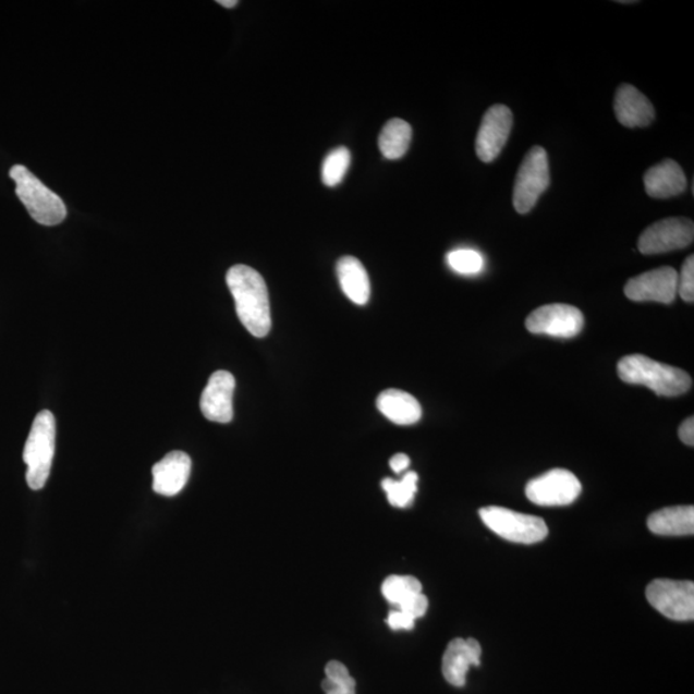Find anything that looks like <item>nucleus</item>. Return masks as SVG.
Returning <instances> with one entry per match:
<instances>
[{
    "instance_id": "1",
    "label": "nucleus",
    "mask_w": 694,
    "mask_h": 694,
    "mask_svg": "<svg viewBox=\"0 0 694 694\" xmlns=\"http://www.w3.org/2000/svg\"><path fill=\"white\" fill-rule=\"evenodd\" d=\"M227 284L241 324L255 338H266L271 328L270 303L267 283L259 271L240 264L228 270Z\"/></svg>"
},
{
    "instance_id": "2",
    "label": "nucleus",
    "mask_w": 694,
    "mask_h": 694,
    "mask_svg": "<svg viewBox=\"0 0 694 694\" xmlns=\"http://www.w3.org/2000/svg\"><path fill=\"white\" fill-rule=\"evenodd\" d=\"M618 374L622 381L646 386L660 397L683 395L692 388V378L685 370L641 354L622 357L618 364Z\"/></svg>"
},
{
    "instance_id": "3",
    "label": "nucleus",
    "mask_w": 694,
    "mask_h": 694,
    "mask_svg": "<svg viewBox=\"0 0 694 694\" xmlns=\"http://www.w3.org/2000/svg\"><path fill=\"white\" fill-rule=\"evenodd\" d=\"M56 452V419L51 412L41 411L33 422L31 434L24 448V462L27 466L28 488H45Z\"/></svg>"
},
{
    "instance_id": "4",
    "label": "nucleus",
    "mask_w": 694,
    "mask_h": 694,
    "mask_svg": "<svg viewBox=\"0 0 694 694\" xmlns=\"http://www.w3.org/2000/svg\"><path fill=\"white\" fill-rule=\"evenodd\" d=\"M16 183V195L37 223L47 227L59 226L68 217V209L59 195L42 184L23 165H14L10 171Z\"/></svg>"
},
{
    "instance_id": "5",
    "label": "nucleus",
    "mask_w": 694,
    "mask_h": 694,
    "mask_svg": "<svg viewBox=\"0 0 694 694\" xmlns=\"http://www.w3.org/2000/svg\"><path fill=\"white\" fill-rule=\"evenodd\" d=\"M550 183L546 149L535 146L522 161L513 185V207L521 215L531 212Z\"/></svg>"
},
{
    "instance_id": "6",
    "label": "nucleus",
    "mask_w": 694,
    "mask_h": 694,
    "mask_svg": "<svg viewBox=\"0 0 694 694\" xmlns=\"http://www.w3.org/2000/svg\"><path fill=\"white\" fill-rule=\"evenodd\" d=\"M480 518L494 534L508 541L535 544L548 536V526L543 519L507 510L503 507L483 508Z\"/></svg>"
},
{
    "instance_id": "7",
    "label": "nucleus",
    "mask_w": 694,
    "mask_h": 694,
    "mask_svg": "<svg viewBox=\"0 0 694 694\" xmlns=\"http://www.w3.org/2000/svg\"><path fill=\"white\" fill-rule=\"evenodd\" d=\"M582 484L572 472L555 468L533 478L526 486V497L541 507H562L574 503L582 494Z\"/></svg>"
},
{
    "instance_id": "8",
    "label": "nucleus",
    "mask_w": 694,
    "mask_h": 694,
    "mask_svg": "<svg viewBox=\"0 0 694 694\" xmlns=\"http://www.w3.org/2000/svg\"><path fill=\"white\" fill-rule=\"evenodd\" d=\"M646 597L665 618L674 621H693L694 584L660 579L647 586Z\"/></svg>"
},
{
    "instance_id": "9",
    "label": "nucleus",
    "mask_w": 694,
    "mask_h": 694,
    "mask_svg": "<svg viewBox=\"0 0 694 694\" xmlns=\"http://www.w3.org/2000/svg\"><path fill=\"white\" fill-rule=\"evenodd\" d=\"M528 332L550 338L572 339L582 332L584 316L577 307L568 304H549L534 311L526 319Z\"/></svg>"
},
{
    "instance_id": "10",
    "label": "nucleus",
    "mask_w": 694,
    "mask_h": 694,
    "mask_svg": "<svg viewBox=\"0 0 694 694\" xmlns=\"http://www.w3.org/2000/svg\"><path fill=\"white\" fill-rule=\"evenodd\" d=\"M694 239L693 221L668 218L656 221L641 234L638 248L643 255H658L689 247Z\"/></svg>"
},
{
    "instance_id": "11",
    "label": "nucleus",
    "mask_w": 694,
    "mask_h": 694,
    "mask_svg": "<svg viewBox=\"0 0 694 694\" xmlns=\"http://www.w3.org/2000/svg\"><path fill=\"white\" fill-rule=\"evenodd\" d=\"M513 114L504 105L485 112L476 139V154L483 162H492L502 153L512 132Z\"/></svg>"
},
{
    "instance_id": "12",
    "label": "nucleus",
    "mask_w": 694,
    "mask_h": 694,
    "mask_svg": "<svg viewBox=\"0 0 694 694\" xmlns=\"http://www.w3.org/2000/svg\"><path fill=\"white\" fill-rule=\"evenodd\" d=\"M678 271L662 267L636 276L625 284V296L632 302L671 304L678 295Z\"/></svg>"
},
{
    "instance_id": "13",
    "label": "nucleus",
    "mask_w": 694,
    "mask_h": 694,
    "mask_svg": "<svg viewBox=\"0 0 694 694\" xmlns=\"http://www.w3.org/2000/svg\"><path fill=\"white\" fill-rule=\"evenodd\" d=\"M235 379L227 370L215 372L202 395V412L206 419L229 424L233 419Z\"/></svg>"
},
{
    "instance_id": "14",
    "label": "nucleus",
    "mask_w": 694,
    "mask_h": 694,
    "mask_svg": "<svg viewBox=\"0 0 694 694\" xmlns=\"http://www.w3.org/2000/svg\"><path fill=\"white\" fill-rule=\"evenodd\" d=\"M483 649L474 638H456L448 644L442 657V675L449 684L464 686L471 667H480Z\"/></svg>"
},
{
    "instance_id": "15",
    "label": "nucleus",
    "mask_w": 694,
    "mask_h": 694,
    "mask_svg": "<svg viewBox=\"0 0 694 694\" xmlns=\"http://www.w3.org/2000/svg\"><path fill=\"white\" fill-rule=\"evenodd\" d=\"M614 114L626 127L648 126L655 120V107L643 93L631 84H621L614 95Z\"/></svg>"
},
{
    "instance_id": "16",
    "label": "nucleus",
    "mask_w": 694,
    "mask_h": 694,
    "mask_svg": "<svg viewBox=\"0 0 694 694\" xmlns=\"http://www.w3.org/2000/svg\"><path fill=\"white\" fill-rule=\"evenodd\" d=\"M192 461L187 453L171 452L153 468L154 490L163 497H174L187 485Z\"/></svg>"
},
{
    "instance_id": "17",
    "label": "nucleus",
    "mask_w": 694,
    "mask_h": 694,
    "mask_svg": "<svg viewBox=\"0 0 694 694\" xmlns=\"http://www.w3.org/2000/svg\"><path fill=\"white\" fill-rule=\"evenodd\" d=\"M647 195L653 198L665 199L679 195L686 190V176L681 165L667 159L649 168L643 178Z\"/></svg>"
},
{
    "instance_id": "18",
    "label": "nucleus",
    "mask_w": 694,
    "mask_h": 694,
    "mask_svg": "<svg viewBox=\"0 0 694 694\" xmlns=\"http://www.w3.org/2000/svg\"><path fill=\"white\" fill-rule=\"evenodd\" d=\"M377 407L386 418L399 426H411L422 418L418 400L402 390L389 389L379 393Z\"/></svg>"
},
{
    "instance_id": "19",
    "label": "nucleus",
    "mask_w": 694,
    "mask_h": 694,
    "mask_svg": "<svg viewBox=\"0 0 694 694\" xmlns=\"http://www.w3.org/2000/svg\"><path fill=\"white\" fill-rule=\"evenodd\" d=\"M336 269L345 296L356 305H366L370 297V282L363 264L356 257L343 256Z\"/></svg>"
},
{
    "instance_id": "20",
    "label": "nucleus",
    "mask_w": 694,
    "mask_h": 694,
    "mask_svg": "<svg viewBox=\"0 0 694 694\" xmlns=\"http://www.w3.org/2000/svg\"><path fill=\"white\" fill-rule=\"evenodd\" d=\"M647 525L650 532L663 536H686L694 533L693 506L663 508L650 514Z\"/></svg>"
},
{
    "instance_id": "21",
    "label": "nucleus",
    "mask_w": 694,
    "mask_h": 694,
    "mask_svg": "<svg viewBox=\"0 0 694 694\" xmlns=\"http://www.w3.org/2000/svg\"><path fill=\"white\" fill-rule=\"evenodd\" d=\"M412 134V126L406 121L402 119L388 121L378 138V146L385 159H402L410 149Z\"/></svg>"
},
{
    "instance_id": "22",
    "label": "nucleus",
    "mask_w": 694,
    "mask_h": 694,
    "mask_svg": "<svg viewBox=\"0 0 694 694\" xmlns=\"http://www.w3.org/2000/svg\"><path fill=\"white\" fill-rule=\"evenodd\" d=\"M417 484L418 475L416 472L411 471L406 472L400 482L392 480V478H383L382 489L392 507L405 508L412 504L417 492Z\"/></svg>"
},
{
    "instance_id": "23",
    "label": "nucleus",
    "mask_w": 694,
    "mask_h": 694,
    "mask_svg": "<svg viewBox=\"0 0 694 694\" xmlns=\"http://www.w3.org/2000/svg\"><path fill=\"white\" fill-rule=\"evenodd\" d=\"M422 593V584L414 576L391 575L382 584V594L386 600L393 606H402Z\"/></svg>"
},
{
    "instance_id": "24",
    "label": "nucleus",
    "mask_w": 694,
    "mask_h": 694,
    "mask_svg": "<svg viewBox=\"0 0 694 694\" xmlns=\"http://www.w3.org/2000/svg\"><path fill=\"white\" fill-rule=\"evenodd\" d=\"M350 161H352V155L346 147L334 148L327 155L321 167V181L327 187H336L342 182L348 173Z\"/></svg>"
},
{
    "instance_id": "25",
    "label": "nucleus",
    "mask_w": 694,
    "mask_h": 694,
    "mask_svg": "<svg viewBox=\"0 0 694 694\" xmlns=\"http://www.w3.org/2000/svg\"><path fill=\"white\" fill-rule=\"evenodd\" d=\"M326 679L321 682V690L326 694H356L355 679L350 675L345 665L340 661L327 663Z\"/></svg>"
},
{
    "instance_id": "26",
    "label": "nucleus",
    "mask_w": 694,
    "mask_h": 694,
    "mask_svg": "<svg viewBox=\"0 0 694 694\" xmlns=\"http://www.w3.org/2000/svg\"><path fill=\"white\" fill-rule=\"evenodd\" d=\"M448 264L456 273L463 276L478 275L485 266L482 254L468 248L455 249V252L450 253Z\"/></svg>"
},
{
    "instance_id": "27",
    "label": "nucleus",
    "mask_w": 694,
    "mask_h": 694,
    "mask_svg": "<svg viewBox=\"0 0 694 694\" xmlns=\"http://www.w3.org/2000/svg\"><path fill=\"white\" fill-rule=\"evenodd\" d=\"M678 295L684 302H694V256L686 257L681 275H678Z\"/></svg>"
},
{
    "instance_id": "28",
    "label": "nucleus",
    "mask_w": 694,
    "mask_h": 694,
    "mask_svg": "<svg viewBox=\"0 0 694 694\" xmlns=\"http://www.w3.org/2000/svg\"><path fill=\"white\" fill-rule=\"evenodd\" d=\"M428 608V599L424 593L407 599L405 604L398 607V610L411 614L413 619L424 618Z\"/></svg>"
},
{
    "instance_id": "29",
    "label": "nucleus",
    "mask_w": 694,
    "mask_h": 694,
    "mask_svg": "<svg viewBox=\"0 0 694 694\" xmlns=\"http://www.w3.org/2000/svg\"><path fill=\"white\" fill-rule=\"evenodd\" d=\"M386 622H388V625L392 629V631H412L416 619H413L411 614L403 611L393 610L389 613V618Z\"/></svg>"
},
{
    "instance_id": "30",
    "label": "nucleus",
    "mask_w": 694,
    "mask_h": 694,
    "mask_svg": "<svg viewBox=\"0 0 694 694\" xmlns=\"http://www.w3.org/2000/svg\"><path fill=\"white\" fill-rule=\"evenodd\" d=\"M679 438L685 443V446H694V419L693 417L686 418L681 427H679Z\"/></svg>"
},
{
    "instance_id": "31",
    "label": "nucleus",
    "mask_w": 694,
    "mask_h": 694,
    "mask_svg": "<svg viewBox=\"0 0 694 694\" xmlns=\"http://www.w3.org/2000/svg\"><path fill=\"white\" fill-rule=\"evenodd\" d=\"M411 466V458L406 454L399 453L391 458L390 467L395 474H402L407 467Z\"/></svg>"
},
{
    "instance_id": "32",
    "label": "nucleus",
    "mask_w": 694,
    "mask_h": 694,
    "mask_svg": "<svg viewBox=\"0 0 694 694\" xmlns=\"http://www.w3.org/2000/svg\"><path fill=\"white\" fill-rule=\"evenodd\" d=\"M218 3L226 7V9H234L239 4L238 0H219Z\"/></svg>"
}]
</instances>
